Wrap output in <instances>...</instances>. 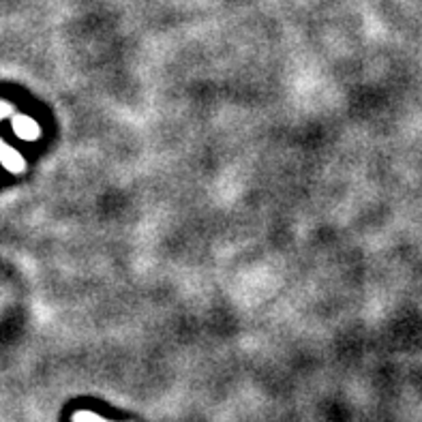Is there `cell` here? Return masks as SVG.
Masks as SVG:
<instances>
[{
	"label": "cell",
	"instance_id": "6da1fadb",
	"mask_svg": "<svg viewBox=\"0 0 422 422\" xmlns=\"http://www.w3.org/2000/svg\"><path fill=\"white\" fill-rule=\"evenodd\" d=\"M73 422H109V420H103L101 416H97L93 412H77L73 416Z\"/></svg>",
	"mask_w": 422,
	"mask_h": 422
}]
</instances>
